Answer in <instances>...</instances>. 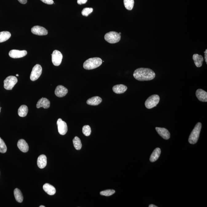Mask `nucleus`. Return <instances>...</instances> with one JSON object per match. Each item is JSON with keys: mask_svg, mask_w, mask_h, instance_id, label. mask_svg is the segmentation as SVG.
Wrapping results in <instances>:
<instances>
[{"mask_svg": "<svg viewBox=\"0 0 207 207\" xmlns=\"http://www.w3.org/2000/svg\"><path fill=\"white\" fill-rule=\"evenodd\" d=\"M134 78L139 81H150L155 78V74L151 69L147 68H139L136 69L133 74Z\"/></svg>", "mask_w": 207, "mask_h": 207, "instance_id": "1", "label": "nucleus"}, {"mask_svg": "<svg viewBox=\"0 0 207 207\" xmlns=\"http://www.w3.org/2000/svg\"><path fill=\"white\" fill-rule=\"evenodd\" d=\"M102 63V59L99 58H93L88 59L84 62L83 67L86 70H93L100 66Z\"/></svg>", "mask_w": 207, "mask_h": 207, "instance_id": "2", "label": "nucleus"}, {"mask_svg": "<svg viewBox=\"0 0 207 207\" xmlns=\"http://www.w3.org/2000/svg\"><path fill=\"white\" fill-rule=\"evenodd\" d=\"M202 124L201 123L198 122L196 124L193 130L190 134L189 137L188 141L190 144H196L198 141L199 137L201 130Z\"/></svg>", "mask_w": 207, "mask_h": 207, "instance_id": "3", "label": "nucleus"}, {"mask_svg": "<svg viewBox=\"0 0 207 207\" xmlns=\"http://www.w3.org/2000/svg\"><path fill=\"white\" fill-rule=\"evenodd\" d=\"M104 39L108 43L113 44L120 41L121 39V36L117 32H110L105 34Z\"/></svg>", "mask_w": 207, "mask_h": 207, "instance_id": "4", "label": "nucleus"}, {"mask_svg": "<svg viewBox=\"0 0 207 207\" xmlns=\"http://www.w3.org/2000/svg\"><path fill=\"white\" fill-rule=\"evenodd\" d=\"M159 96L158 95H153L147 99L145 102L146 108L151 109L156 106L160 102Z\"/></svg>", "mask_w": 207, "mask_h": 207, "instance_id": "5", "label": "nucleus"}, {"mask_svg": "<svg viewBox=\"0 0 207 207\" xmlns=\"http://www.w3.org/2000/svg\"><path fill=\"white\" fill-rule=\"evenodd\" d=\"M18 82V79L15 76H9L4 81V88L7 90H12Z\"/></svg>", "mask_w": 207, "mask_h": 207, "instance_id": "6", "label": "nucleus"}, {"mask_svg": "<svg viewBox=\"0 0 207 207\" xmlns=\"http://www.w3.org/2000/svg\"><path fill=\"white\" fill-rule=\"evenodd\" d=\"M42 68L41 65L37 64L33 68L30 76V79L32 81H35L39 78L42 74Z\"/></svg>", "mask_w": 207, "mask_h": 207, "instance_id": "7", "label": "nucleus"}, {"mask_svg": "<svg viewBox=\"0 0 207 207\" xmlns=\"http://www.w3.org/2000/svg\"><path fill=\"white\" fill-rule=\"evenodd\" d=\"M52 62L54 66H58L61 64L63 55L60 51L55 50L52 54Z\"/></svg>", "mask_w": 207, "mask_h": 207, "instance_id": "8", "label": "nucleus"}, {"mask_svg": "<svg viewBox=\"0 0 207 207\" xmlns=\"http://www.w3.org/2000/svg\"><path fill=\"white\" fill-rule=\"evenodd\" d=\"M57 125L59 133L61 135L66 134L68 131V127L66 123L61 119H59L57 121Z\"/></svg>", "mask_w": 207, "mask_h": 207, "instance_id": "9", "label": "nucleus"}, {"mask_svg": "<svg viewBox=\"0 0 207 207\" xmlns=\"http://www.w3.org/2000/svg\"><path fill=\"white\" fill-rule=\"evenodd\" d=\"M31 32L35 35L40 36L46 35L48 34L46 28L40 26H33L31 29Z\"/></svg>", "mask_w": 207, "mask_h": 207, "instance_id": "10", "label": "nucleus"}, {"mask_svg": "<svg viewBox=\"0 0 207 207\" xmlns=\"http://www.w3.org/2000/svg\"><path fill=\"white\" fill-rule=\"evenodd\" d=\"M27 52L26 50H12L9 52V56L12 58H21L26 56Z\"/></svg>", "mask_w": 207, "mask_h": 207, "instance_id": "11", "label": "nucleus"}, {"mask_svg": "<svg viewBox=\"0 0 207 207\" xmlns=\"http://www.w3.org/2000/svg\"><path fill=\"white\" fill-rule=\"evenodd\" d=\"M68 92L67 89L62 85L57 86L54 91L56 95L59 98L64 97L67 94Z\"/></svg>", "mask_w": 207, "mask_h": 207, "instance_id": "12", "label": "nucleus"}, {"mask_svg": "<svg viewBox=\"0 0 207 207\" xmlns=\"http://www.w3.org/2000/svg\"><path fill=\"white\" fill-rule=\"evenodd\" d=\"M155 129L158 134L163 139L165 140L169 139L170 138V134L169 130L164 128L161 127H156Z\"/></svg>", "mask_w": 207, "mask_h": 207, "instance_id": "13", "label": "nucleus"}, {"mask_svg": "<svg viewBox=\"0 0 207 207\" xmlns=\"http://www.w3.org/2000/svg\"><path fill=\"white\" fill-rule=\"evenodd\" d=\"M50 102L46 98H42L37 102L36 107L37 108L43 107L44 109H48L50 107Z\"/></svg>", "mask_w": 207, "mask_h": 207, "instance_id": "14", "label": "nucleus"}, {"mask_svg": "<svg viewBox=\"0 0 207 207\" xmlns=\"http://www.w3.org/2000/svg\"><path fill=\"white\" fill-rule=\"evenodd\" d=\"M196 95L199 101L203 102H207V93L202 89H198L196 91Z\"/></svg>", "mask_w": 207, "mask_h": 207, "instance_id": "15", "label": "nucleus"}, {"mask_svg": "<svg viewBox=\"0 0 207 207\" xmlns=\"http://www.w3.org/2000/svg\"><path fill=\"white\" fill-rule=\"evenodd\" d=\"M47 164V158L46 155H42L39 156L37 160V165L40 169H43Z\"/></svg>", "mask_w": 207, "mask_h": 207, "instance_id": "16", "label": "nucleus"}, {"mask_svg": "<svg viewBox=\"0 0 207 207\" xmlns=\"http://www.w3.org/2000/svg\"><path fill=\"white\" fill-rule=\"evenodd\" d=\"M18 146L22 152L26 153L29 150V147L27 143L24 139H20L18 143Z\"/></svg>", "mask_w": 207, "mask_h": 207, "instance_id": "17", "label": "nucleus"}, {"mask_svg": "<svg viewBox=\"0 0 207 207\" xmlns=\"http://www.w3.org/2000/svg\"><path fill=\"white\" fill-rule=\"evenodd\" d=\"M127 89V87L123 85H118L113 87V91L117 94H122L125 93Z\"/></svg>", "mask_w": 207, "mask_h": 207, "instance_id": "18", "label": "nucleus"}, {"mask_svg": "<svg viewBox=\"0 0 207 207\" xmlns=\"http://www.w3.org/2000/svg\"><path fill=\"white\" fill-rule=\"evenodd\" d=\"M193 59L197 67H201L202 66L204 61L203 56L197 54H195L193 55Z\"/></svg>", "mask_w": 207, "mask_h": 207, "instance_id": "19", "label": "nucleus"}, {"mask_svg": "<svg viewBox=\"0 0 207 207\" xmlns=\"http://www.w3.org/2000/svg\"><path fill=\"white\" fill-rule=\"evenodd\" d=\"M43 190L45 192L50 195H53L55 194L56 190L55 188L49 183H46L43 185Z\"/></svg>", "mask_w": 207, "mask_h": 207, "instance_id": "20", "label": "nucleus"}, {"mask_svg": "<svg viewBox=\"0 0 207 207\" xmlns=\"http://www.w3.org/2000/svg\"><path fill=\"white\" fill-rule=\"evenodd\" d=\"M102 102V99L99 96H94L88 99L87 104L91 105H97Z\"/></svg>", "mask_w": 207, "mask_h": 207, "instance_id": "21", "label": "nucleus"}, {"mask_svg": "<svg viewBox=\"0 0 207 207\" xmlns=\"http://www.w3.org/2000/svg\"><path fill=\"white\" fill-rule=\"evenodd\" d=\"M161 150L159 148L155 149L150 156V160L152 162L157 161L161 154Z\"/></svg>", "mask_w": 207, "mask_h": 207, "instance_id": "22", "label": "nucleus"}, {"mask_svg": "<svg viewBox=\"0 0 207 207\" xmlns=\"http://www.w3.org/2000/svg\"><path fill=\"white\" fill-rule=\"evenodd\" d=\"M14 195L15 200L18 203H21L23 201V196L22 193L20 189L16 188L14 190Z\"/></svg>", "mask_w": 207, "mask_h": 207, "instance_id": "23", "label": "nucleus"}, {"mask_svg": "<svg viewBox=\"0 0 207 207\" xmlns=\"http://www.w3.org/2000/svg\"><path fill=\"white\" fill-rule=\"evenodd\" d=\"M11 34L7 31H3L0 32V43L7 41L10 38Z\"/></svg>", "mask_w": 207, "mask_h": 207, "instance_id": "24", "label": "nucleus"}, {"mask_svg": "<svg viewBox=\"0 0 207 207\" xmlns=\"http://www.w3.org/2000/svg\"><path fill=\"white\" fill-rule=\"evenodd\" d=\"M28 108L27 106L25 105H21L18 109V113L21 117H25L27 114Z\"/></svg>", "mask_w": 207, "mask_h": 207, "instance_id": "25", "label": "nucleus"}, {"mask_svg": "<svg viewBox=\"0 0 207 207\" xmlns=\"http://www.w3.org/2000/svg\"><path fill=\"white\" fill-rule=\"evenodd\" d=\"M73 144L74 148L77 150H80L82 147V144L80 138L78 137H75L73 139Z\"/></svg>", "mask_w": 207, "mask_h": 207, "instance_id": "26", "label": "nucleus"}, {"mask_svg": "<svg viewBox=\"0 0 207 207\" xmlns=\"http://www.w3.org/2000/svg\"><path fill=\"white\" fill-rule=\"evenodd\" d=\"M124 3L125 8L127 10H131L133 8L134 1V0H124Z\"/></svg>", "mask_w": 207, "mask_h": 207, "instance_id": "27", "label": "nucleus"}, {"mask_svg": "<svg viewBox=\"0 0 207 207\" xmlns=\"http://www.w3.org/2000/svg\"><path fill=\"white\" fill-rule=\"evenodd\" d=\"M82 133L86 136H90L91 134V127L88 125L84 126L82 127Z\"/></svg>", "mask_w": 207, "mask_h": 207, "instance_id": "28", "label": "nucleus"}, {"mask_svg": "<svg viewBox=\"0 0 207 207\" xmlns=\"http://www.w3.org/2000/svg\"><path fill=\"white\" fill-rule=\"evenodd\" d=\"M7 148L5 143L3 140L0 137V152L2 153H6L7 151Z\"/></svg>", "mask_w": 207, "mask_h": 207, "instance_id": "29", "label": "nucleus"}, {"mask_svg": "<svg viewBox=\"0 0 207 207\" xmlns=\"http://www.w3.org/2000/svg\"><path fill=\"white\" fill-rule=\"evenodd\" d=\"M93 11V9L92 8H85L82 10V13L84 16L88 17Z\"/></svg>", "mask_w": 207, "mask_h": 207, "instance_id": "30", "label": "nucleus"}, {"mask_svg": "<svg viewBox=\"0 0 207 207\" xmlns=\"http://www.w3.org/2000/svg\"><path fill=\"white\" fill-rule=\"evenodd\" d=\"M115 193V191L113 189L106 190L104 191H102L100 192L101 195L108 197L113 195Z\"/></svg>", "mask_w": 207, "mask_h": 207, "instance_id": "31", "label": "nucleus"}, {"mask_svg": "<svg viewBox=\"0 0 207 207\" xmlns=\"http://www.w3.org/2000/svg\"><path fill=\"white\" fill-rule=\"evenodd\" d=\"M43 3L49 5H52L54 3L53 0H40Z\"/></svg>", "mask_w": 207, "mask_h": 207, "instance_id": "32", "label": "nucleus"}, {"mask_svg": "<svg viewBox=\"0 0 207 207\" xmlns=\"http://www.w3.org/2000/svg\"><path fill=\"white\" fill-rule=\"evenodd\" d=\"M88 0H78V4L79 5L85 4L87 2Z\"/></svg>", "mask_w": 207, "mask_h": 207, "instance_id": "33", "label": "nucleus"}, {"mask_svg": "<svg viewBox=\"0 0 207 207\" xmlns=\"http://www.w3.org/2000/svg\"><path fill=\"white\" fill-rule=\"evenodd\" d=\"M20 3L22 4H25L27 3V0H18Z\"/></svg>", "mask_w": 207, "mask_h": 207, "instance_id": "34", "label": "nucleus"}, {"mask_svg": "<svg viewBox=\"0 0 207 207\" xmlns=\"http://www.w3.org/2000/svg\"><path fill=\"white\" fill-rule=\"evenodd\" d=\"M205 54V62H206V64H207V50L206 49V51L204 52Z\"/></svg>", "mask_w": 207, "mask_h": 207, "instance_id": "35", "label": "nucleus"}, {"mask_svg": "<svg viewBox=\"0 0 207 207\" xmlns=\"http://www.w3.org/2000/svg\"><path fill=\"white\" fill-rule=\"evenodd\" d=\"M157 207L158 206H155V205H150L149 206V207Z\"/></svg>", "mask_w": 207, "mask_h": 207, "instance_id": "36", "label": "nucleus"}, {"mask_svg": "<svg viewBox=\"0 0 207 207\" xmlns=\"http://www.w3.org/2000/svg\"><path fill=\"white\" fill-rule=\"evenodd\" d=\"M39 207H45V206H42H42H40Z\"/></svg>", "mask_w": 207, "mask_h": 207, "instance_id": "37", "label": "nucleus"}, {"mask_svg": "<svg viewBox=\"0 0 207 207\" xmlns=\"http://www.w3.org/2000/svg\"><path fill=\"white\" fill-rule=\"evenodd\" d=\"M16 75V76H17V77H18V76H19V75H18V74H17Z\"/></svg>", "mask_w": 207, "mask_h": 207, "instance_id": "38", "label": "nucleus"}, {"mask_svg": "<svg viewBox=\"0 0 207 207\" xmlns=\"http://www.w3.org/2000/svg\"><path fill=\"white\" fill-rule=\"evenodd\" d=\"M119 34H120V35H121V32H120Z\"/></svg>", "mask_w": 207, "mask_h": 207, "instance_id": "39", "label": "nucleus"}, {"mask_svg": "<svg viewBox=\"0 0 207 207\" xmlns=\"http://www.w3.org/2000/svg\"><path fill=\"white\" fill-rule=\"evenodd\" d=\"M1 107H0V112H1Z\"/></svg>", "mask_w": 207, "mask_h": 207, "instance_id": "40", "label": "nucleus"}]
</instances>
